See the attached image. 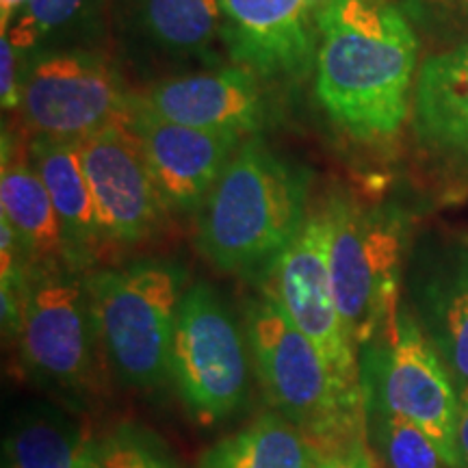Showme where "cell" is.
Returning <instances> with one entry per match:
<instances>
[{
	"mask_svg": "<svg viewBox=\"0 0 468 468\" xmlns=\"http://www.w3.org/2000/svg\"><path fill=\"white\" fill-rule=\"evenodd\" d=\"M317 98L360 142L388 139L408 117L419 42L401 9L386 0H319Z\"/></svg>",
	"mask_w": 468,
	"mask_h": 468,
	"instance_id": "obj_1",
	"label": "cell"
},
{
	"mask_svg": "<svg viewBox=\"0 0 468 468\" xmlns=\"http://www.w3.org/2000/svg\"><path fill=\"white\" fill-rule=\"evenodd\" d=\"M310 174L261 137L243 139L196 213V248L224 273L262 286L308 218Z\"/></svg>",
	"mask_w": 468,
	"mask_h": 468,
	"instance_id": "obj_2",
	"label": "cell"
},
{
	"mask_svg": "<svg viewBox=\"0 0 468 468\" xmlns=\"http://www.w3.org/2000/svg\"><path fill=\"white\" fill-rule=\"evenodd\" d=\"M243 325L262 397L306 431L321 458L368 436L365 395L336 382L321 351L262 286L245 302Z\"/></svg>",
	"mask_w": 468,
	"mask_h": 468,
	"instance_id": "obj_3",
	"label": "cell"
},
{
	"mask_svg": "<svg viewBox=\"0 0 468 468\" xmlns=\"http://www.w3.org/2000/svg\"><path fill=\"white\" fill-rule=\"evenodd\" d=\"M85 273L68 265L31 269L20 291L22 324L16 341L27 376L74 412L98 406L111 378Z\"/></svg>",
	"mask_w": 468,
	"mask_h": 468,
	"instance_id": "obj_4",
	"label": "cell"
},
{
	"mask_svg": "<svg viewBox=\"0 0 468 468\" xmlns=\"http://www.w3.org/2000/svg\"><path fill=\"white\" fill-rule=\"evenodd\" d=\"M185 269L172 261H139L85 273L93 324L111 378L137 393L169 382V356Z\"/></svg>",
	"mask_w": 468,
	"mask_h": 468,
	"instance_id": "obj_5",
	"label": "cell"
},
{
	"mask_svg": "<svg viewBox=\"0 0 468 468\" xmlns=\"http://www.w3.org/2000/svg\"><path fill=\"white\" fill-rule=\"evenodd\" d=\"M324 204L338 313L360 356L401 306L408 219L399 208L367 204L343 191H332Z\"/></svg>",
	"mask_w": 468,
	"mask_h": 468,
	"instance_id": "obj_6",
	"label": "cell"
},
{
	"mask_svg": "<svg viewBox=\"0 0 468 468\" xmlns=\"http://www.w3.org/2000/svg\"><path fill=\"white\" fill-rule=\"evenodd\" d=\"M251 373L243 321L208 282L186 286L174 327L169 382L191 419L218 425L241 412Z\"/></svg>",
	"mask_w": 468,
	"mask_h": 468,
	"instance_id": "obj_7",
	"label": "cell"
},
{
	"mask_svg": "<svg viewBox=\"0 0 468 468\" xmlns=\"http://www.w3.org/2000/svg\"><path fill=\"white\" fill-rule=\"evenodd\" d=\"M360 386L367 408L417 423L462 468L455 449L458 388L403 300L388 327L360 351Z\"/></svg>",
	"mask_w": 468,
	"mask_h": 468,
	"instance_id": "obj_8",
	"label": "cell"
},
{
	"mask_svg": "<svg viewBox=\"0 0 468 468\" xmlns=\"http://www.w3.org/2000/svg\"><path fill=\"white\" fill-rule=\"evenodd\" d=\"M128 98L109 58L91 50L22 55L20 111L31 139L80 142L124 115Z\"/></svg>",
	"mask_w": 468,
	"mask_h": 468,
	"instance_id": "obj_9",
	"label": "cell"
},
{
	"mask_svg": "<svg viewBox=\"0 0 468 468\" xmlns=\"http://www.w3.org/2000/svg\"><path fill=\"white\" fill-rule=\"evenodd\" d=\"M262 289L276 297L289 319L313 341L347 393L360 395V356L338 313L330 267V218L325 204L308 210L300 234Z\"/></svg>",
	"mask_w": 468,
	"mask_h": 468,
	"instance_id": "obj_10",
	"label": "cell"
},
{
	"mask_svg": "<svg viewBox=\"0 0 468 468\" xmlns=\"http://www.w3.org/2000/svg\"><path fill=\"white\" fill-rule=\"evenodd\" d=\"M76 144L109 245H137L156 237L169 208L126 113Z\"/></svg>",
	"mask_w": 468,
	"mask_h": 468,
	"instance_id": "obj_11",
	"label": "cell"
},
{
	"mask_svg": "<svg viewBox=\"0 0 468 468\" xmlns=\"http://www.w3.org/2000/svg\"><path fill=\"white\" fill-rule=\"evenodd\" d=\"M401 300L455 388L468 386V243L419 239L408 251Z\"/></svg>",
	"mask_w": 468,
	"mask_h": 468,
	"instance_id": "obj_12",
	"label": "cell"
},
{
	"mask_svg": "<svg viewBox=\"0 0 468 468\" xmlns=\"http://www.w3.org/2000/svg\"><path fill=\"white\" fill-rule=\"evenodd\" d=\"M232 61L259 79L306 76L317 61L314 0H219Z\"/></svg>",
	"mask_w": 468,
	"mask_h": 468,
	"instance_id": "obj_13",
	"label": "cell"
},
{
	"mask_svg": "<svg viewBox=\"0 0 468 468\" xmlns=\"http://www.w3.org/2000/svg\"><path fill=\"white\" fill-rule=\"evenodd\" d=\"M128 124L142 139L169 213H197L243 142L241 133L202 131L163 120L128 98Z\"/></svg>",
	"mask_w": 468,
	"mask_h": 468,
	"instance_id": "obj_14",
	"label": "cell"
},
{
	"mask_svg": "<svg viewBox=\"0 0 468 468\" xmlns=\"http://www.w3.org/2000/svg\"><path fill=\"white\" fill-rule=\"evenodd\" d=\"M133 98L163 120L202 131L251 134L265 122L259 76L243 68L174 76Z\"/></svg>",
	"mask_w": 468,
	"mask_h": 468,
	"instance_id": "obj_15",
	"label": "cell"
},
{
	"mask_svg": "<svg viewBox=\"0 0 468 468\" xmlns=\"http://www.w3.org/2000/svg\"><path fill=\"white\" fill-rule=\"evenodd\" d=\"M412 124L425 148L468 161V39L420 63Z\"/></svg>",
	"mask_w": 468,
	"mask_h": 468,
	"instance_id": "obj_16",
	"label": "cell"
},
{
	"mask_svg": "<svg viewBox=\"0 0 468 468\" xmlns=\"http://www.w3.org/2000/svg\"><path fill=\"white\" fill-rule=\"evenodd\" d=\"M28 154L61 221L69 262L79 271H87L101 259L102 250L109 248V241L98 219L79 144L31 139Z\"/></svg>",
	"mask_w": 468,
	"mask_h": 468,
	"instance_id": "obj_17",
	"label": "cell"
},
{
	"mask_svg": "<svg viewBox=\"0 0 468 468\" xmlns=\"http://www.w3.org/2000/svg\"><path fill=\"white\" fill-rule=\"evenodd\" d=\"M0 207L3 218L14 228L17 241L33 267L68 265L66 237L50 193L35 169L28 145L5 134L3 174H0ZM74 269V267H72Z\"/></svg>",
	"mask_w": 468,
	"mask_h": 468,
	"instance_id": "obj_18",
	"label": "cell"
},
{
	"mask_svg": "<svg viewBox=\"0 0 468 468\" xmlns=\"http://www.w3.org/2000/svg\"><path fill=\"white\" fill-rule=\"evenodd\" d=\"M76 417L55 403L22 408L3 438V468H101V438Z\"/></svg>",
	"mask_w": 468,
	"mask_h": 468,
	"instance_id": "obj_19",
	"label": "cell"
},
{
	"mask_svg": "<svg viewBox=\"0 0 468 468\" xmlns=\"http://www.w3.org/2000/svg\"><path fill=\"white\" fill-rule=\"evenodd\" d=\"M319 460L306 431L271 410L204 449L197 468H314Z\"/></svg>",
	"mask_w": 468,
	"mask_h": 468,
	"instance_id": "obj_20",
	"label": "cell"
},
{
	"mask_svg": "<svg viewBox=\"0 0 468 468\" xmlns=\"http://www.w3.org/2000/svg\"><path fill=\"white\" fill-rule=\"evenodd\" d=\"M145 37L172 55H204L221 31L219 0H139Z\"/></svg>",
	"mask_w": 468,
	"mask_h": 468,
	"instance_id": "obj_21",
	"label": "cell"
},
{
	"mask_svg": "<svg viewBox=\"0 0 468 468\" xmlns=\"http://www.w3.org/2000/svg\"><path fill=\"white\" fill-rule=\"evenodd\" d=\"M367 427L382 468H455L434 438L399 414L371 406L367 408Z\"/></svg>",
	"mask_w": 468,
	"mask_h": 468,
	"instance_id": "obj_22",
	"label": "cell"
},
{
	"mask_svg": "<svg viewBox=\"0 0 468 468\" xmlns=\"http://www.w3.org/2000/svg\"><path fill=\"white\" fill-rule=\"evenodd\" d=\"M101 0H28L3 35L20 55L48 48L61 35L76 33L87 17L96 16Z\"/></svg>",
	"mask_w": 468,
	"mask_h": 468,
	"instance_id": "obj_23",
	"label": "cell"
},
{
	"mask_svg": "<svg viewBox=\"0 0 468 468\" xmlns=\"http://www.w3.org/2000/svg\"><path fill=\"white\" fill-rule=\"evenodd\" d=\"M101 468H180L178 462L154 431L124 423L98 442Z\"/></svg>",
	"mask_w": 468,
	"mask_h": 468,
	"instance_id": "obj_24",
	"label": "cell"
},
{
	"mask_svg": "<svg viewBox=\"0 0 468 468\" xmlns=\"http://www.w3.org/2000/svg\"><path fill=\"white\" fill-rule=\"evenodd\" d=\"M0 57H3V80H0V93H3V109L20 107V52L14 48L7 35L0 37Z\"/></svg>",
	"mask_w": 468,
	"mask_h": 468,
	"instance_id": "obj_25",
	"label": "cell"
},
{
	"mask_svg": "<svg viewBox=\"0 0 468 468\" xmlns=\"http://www.w3.org/2000/svg\"><path fill=\"white\" fill-rule=\"evenodd\" d=\"M314 468H379V462L367 436L335 453L324 455Z\"/></svg>",
	"mask_w": 468,
	"mask_h": 468,
	"instance_id": "obj_26",
	"label": "cell"
},
{
	"mask_svg": "<svg viewBox=\"0 0 468 468\" xmlns=\"http://www.w3.org/2000/svg\"><path fill=\"white\" fill-rule=\"evenodd\" d=\"M455 449L462 468H468V386L458 388V425H455Z\"/></svg>",
	"mask_w": 468,
	"mask_h": 468,
	"instance_id": "obj_27",
	"label": "cell"
},
{
	"mask_svg": "<svg viewBox=\"0 0 468 468\" xmlns=\"http://www.w3.org/2000/svg\"><path fill=\"white\" fill-rule=\"evenodd\" d=\"M28 0H0V9H3V31L9 27V22L14 20V16L20 11Z\"/></svg>",
	"mask_w": 468,
	"mask_h": 468,
	"instance_id": "obj_28",
	"label": "cell"
},
{
	"mask_svg": "<svg viewBox=\"0 0 468 468\" xmlns=\"http://www.w3.org/2000/svg\"><path fill=\"white\" fill-rule=\"evenodd\" d=\"M455 3H458V7L462 11V17L468 22V0H455Z\"/></svg>",
	"mask_w": 468,
	"mask_h": 468,
	"instance_id": "obj_29",
	"label": "cell"
},
{
	"mask_svg": "<svg viewBox=\"0 0 468 468\" xmlns=\"http://www.w3.org/2000/svg\"><path fill=\"white\" fill-rule=\"evenodd\" d=\"M466 243H468V239H466Z\"/></svg>",
	"mask_w": 468,
	"mask_h": 468,
	"instance_id": "obj_30",
	"label": "cell"
}]
</instances>
